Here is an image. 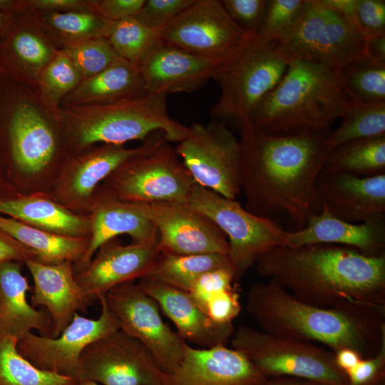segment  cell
Instances as JSON below:
<instances>
[{
	"label": "cell",
	"mask_w": 385,
	"mask_h": 385,
	"mask_svg": "<svg viewBox=\"0 0 385 385\" xmlns=\"http://www.w3.org/2000/svg\"><path fill=\"white\" fill-rule=\"evenodd\" d=\"M330 130L276 136L250 122L243 125L239 142L245 208L272 220L284 215L291 231L304 228L322 210L316 181L331 151L326 145Z\"/></svg>",
	"instance_id": "cell-1"
},
{
	"label": "cell",
	"mask_w": 385,
	"mask_h": 385,
	"mask_svg": "<svg viewBox=\"0 0 385 385\" xmlns=\"http://www.w3.org/2000/svg\"><path fill=\"white\" fill-rule=\"evenodd\" d=\"M253 266L312 305L384 312L385 254L367 256L332 244L279 246L260 255Z\"/></svg>",
	"instance_id": "cell-2"
},
{
	"label": "cell",
	"mask_w": 385,
	"mask_h": 385,
	"mask_svg": "<svg viewBox=\"0 0 385 385\" xmlns=\"http://www.w3.org/2000/svg\"><path fill=\"white\" fill-rule=\"evenodd\" d=\"M246 301L262 331L320 344L334 353L349 349L362 359L371 358L385 332L384 312L322 308L299 299L274 279L253 283Z\"/></svg>",
	"instance_id": "cell-3"
},
{
	"label": "cell",
	"mask_w": 385,
	"mask_h": 385,
	"mask_svg": "<svg viewBox=\"0 0 385 385\" xmlns=\"http://www.w3.org/2000/svg\"><path fill=\"white\" fill-rule=\"evenodd\" d=\"M350 101L342 71L294 60L252 111L249 122L276 136L322 131L343 117Z\"/></svg>",
	"instance_id": "cell-4"
},
{
	"label": "cell",
	"mask_w": 385,
	"mask_h": 385,
	"mask_svg": "<svg viewBox=\"0 0 385 385\" xmlns=\"http://www.w3.org/2000/svg\"><path fill=\"white\" fill-rule=\"evenodd\" d=\"M166 97L148 93L113 103L68 106L64 118L77 145L83 148L96 143L123 145L145 140L158 131L167 141L179 143L188 126L170 116Z\"/></svg>",
	"instance_id": "cell-5"
},
{
	"label": "cell",
	"mask_w": 385,
	"mask_h": 385,
	"mask_svg": "<svg viewBox=\"0 0 385 385\" xmlns=\"http://www.w3.org/2000/svg\"><path fill=\"white\" fill-rule=\"evenodd\" d=\"M288 63L275 42L255 39L236 58L217 69L212 79L220 93L210 109L212 120L240 130L280 81Z\"/></svg>",
	"instance_id": "cell-6"
},
{
	"label": "cell",
	"mask_w": 385,
	"mask_h": 385,
	"mask_svg": "<svg viewBox=\"0 0 385 385\" xmlns=\"http://www.w3.org/2000/svg\"><path fill=\"white\" fill-rule=\"evenodd\" d=\"M275 43L289 62L310 61L338 71L367 56V37L322 0H307L295 24Z\"/></svg>",
	"instance_id": "cell-7"
},
{
	"label": "cell",
	"mask_w": 385,
	"mask_h": 385,
	"mask_svg": "<svg viewBox=\"0 0 385 385\" xmlns=\"http://www.w3.org/2000/svg\"><path fill=\"white\" fill-rule=\"evenodd\" d=\"M231 344L268 378L290 376L322 385H349L346 374L336 364L334 353L319 344L245 325L234 331Z\"/></svg>",
	"instance_id": "cell-8"
},
{
	"label": "cell",
	"mask_w": 385,
	"mask_h": 385,
	"mask_svg": "<svg viewBox=\"0 0 385 385\" xmlns=\"http://www.w3.org/2000/svg\"><path fill=\"white\" fill-rule=\"evenodd\" d=\"M186 203L208 217L225 234L235 281L265 252L282 246L286 230L275 220L256 215L236 200L202 187H192Z\"/></svg>",
	"instance_id": "cell-9"
},
{
	"label": "cell",
	"mask_w": 385,
	"mask_h": 385,
	"mask_svg": "<svg viewBox=\"0 0 385 385\" xmlns=\"http://www.w3.org/2000/svg\"><path fill=\"white\" fill-rule=\"evenodd\" d=\"M160 35L164 43L219 67L233 61L256 39L230 18L219 0H195Z\"/></svg>",
	"instance_id": "cell-10"
},
{
	"label": "cell",
	"mask_w": 385,
	"mask_h": 385,
	"mask_svg": "<svg viewBox=\"0 0 385 385\" xmlns=\"http://www.w3.org/2000/svg\"><path fill=\"white\" fill-rule=\"evenodd\" d=\"M175 149L197 185L229 199L240 194V145L226 125L212 120L194 123Z\"/></svg>",
	"instance_id": "cell-11"
},
{
	"label": "cell",
	"mask_w": 385,
	"mask_h": 385,
	"mask_svg": "<svg viewBox=\"0 0 385 385\" xmlns=\"http://www.w3.org/2000/svg\"><path fill=\"white\" fill-rule=\"evenodd\" d=\"M106 180L119 199L134 203L186 202L196 184L168 141L126 160Z\"/></svg>",
	"instance_id": "cell-12"
},
{
	"label": "cell",
	"mask_w": 385,
	"mask_h": 385,
	"mask_svg": "<svg viewBox=\"0 0 385 385\" xmlns=\"http://www.w3.org/2000/svg\"><path fill=\"white\" fill-rule=\"evenodd\" d=\"M106 299L120 324V330L143 344L165 374L181 362L185 342L163 320L157 302L134 281L111 289Z\"/></svg>",
	"instance_id": "cell-13"
},
{
	"label": "cell",
	"mask_w": 385,
	"mask_h": 385,
	"mask_svg": "<svg viewBox=\"0 0 385 385\" xmlns=\"http://www.w3.org/2000/svg\"><path fill=\"white\" fill-rule=\"evenodd\" d=\"M101 312L96 319L75 313L57 337L27 334L18 342L19 352L37 368L76 379L84 349L120 329L118 318L105 295L98 298Z\"/></svg>",
	"instance_id": "cell-14"
},
{
	"label": "cell",
	"mask_w": 385,
	"mask_h": 385,
	"mask_svg": "<svg viewBox=\"0 0 385 385\" xmlns=\"http://www.w3.org/2000/svg\"><path fill=\"white\" fill-rule=\"evenodd\" d=\"M164 377L148 349L119 329L84 349L76 379L103 385H163Z\"/></svg>",
	"instance_id": "cell-15"
},
{
	"label": "cell",
	"mask_w": 385,
	"mask_h": 385,
	"mask_svg": "<svg viewBox=\"0 0 385 385\" xmlns=\"http://www.w3.org/2000/svg\"><path fill=\"white\" fill-rule=\"evenodd\" d=\"M155 226L160 253L190 255L229 254L225 234L208 217L186 202L138 203Z\"/></svg>",
	"instance_id": "cell-16"
},
{
	"label": "cell",
	"mask_w": 385,
	"mask_h": 385,
	"mask_svg": "<svg viewBox=\"0 0 385 385\" xmlns=\"http://www.w3.org/2000/svg\"><path fill=\"white\" fill-rule=\"evenodd\" d=\"M158 238L123 245L113 239L103 245L88 265L75 273V278L92 301L113 287L147 276L160 252Z\"/></svg>",
	"instance_id": "cell-17"
},
{
	"label": "cell",
	"mask_w": 385,
	"mask_h": 385,
	"mask_svg": "<svg viewBox=\"0 0 385 385\" xmlns=\"http://www.w3.org/2000/svg\"><path fill=\"white\" fill-rule=\"evenodd\" d=\"M269 379L233 348H195L187 343L181 362L165 374L163 385H264Z\"/></svg>",
	"instance_id": "cell-18"
},
{
	"label": "cell",
	"mask_w": 385,
	"mask_h": 385,
	"mask_svg": "<svg viewBox=\"0 0 385 385\" xmlns=\"http://www.w3.org/2000/svg\"><path fill=\"white\" fill-rule=\"evenodd\" d=\"M316 193L322 207L347 222L385 215V174L359 177L323 169L316 181Z\"/></svg>",
	"instance_id": "cell-19"
},
{
	"label": "cell",
	"mask_w": 385,
	"mask_h": 385,
	"mask_svg": "<svg viewBox=\"0 0 385 385\" xmlns=\"http://www.w3.org/2000/svg\"><path fill=\"white\" fill-rule=\"evenodd\" d=\"M138 284L152 297L176 327L178 335L199 348L226 345L234 332L232 324L213 322L188 292L166 284L149 276Z\"/></svg>",
	"instance_id": "cell-20"
},
{
	"label": "cell",
	"mask_w": 385,
	"mask_h": 385,
	"mask_svg": "<svg viewBox=\"0 0 385 385\" xmlns=\"http://www.w3.org/2000/svg\"><path fill=\"white\" fill-rule=\"evenodd\" d=\"M34 282L33 307H43L52 322L51 337H58L77 312H85L92 301L77 283L73 263L47 265L26 261Z\"/></svg>",
	"instance_id": "cell-21"
},
{
	"label": "cell",
	"mask_w": 385,
	"mask_h": 385,
	"mask_svg": "<svg viewBox=\"0 0 385 385\" xmlns=\"http://www.w3.org/2000/svg\"><path fill=\"white\" fill-rule=\"evenodd\" d=\"M314 244L342 245L367 256L382 255L385 254V215L361 223H350L322 207L304 228L286 230L282 246L299 247Z\"/></svg>",
	"instance_id": "cell-22"
},
{
	"label": "cell",
	"mask_w": 385,
	"mask_h": 385,
	"mask_svg": "<svg viewBox=\"0 0 385 385\" xmlns=\"http://www.w3.org/2000/svg\"><path fill=\"white\" fill-rule=\"evenodd\" d=\"M146 91L167 95L192 93L213 78L212 61L163 43L139 67Z\"/></svg>",
	"instance_id": "cell-23"
},
{
	"label": "cell",
	"mask_w": 385,
	"mask_h": 385,
	"mask_svg": "<svg viewBox=\"0 0 385 385\" xmlns=\"http://www.w3.org/2000/svg\"><path fill=\"white\" fill-rule=\"evenodd\" d=\"M103 192L93 205L88 247L81 260L73 265L74 273L86 267L103 245L118 235H129L133 242L158 238L155 226L138 203L121 200L108 188Z\"/></svg>",
	"instance_id": "cell-24"
},
{
	"label": "cell",
	"mask_w": 385,
	"mask_h": 385,
	"mask_svg": "<svg viewBox=\"0 0 385 385\" xmlns=\"http://www.w3.org/2000/svg\"><path fill=\"white\" fill-rule=\"evenodd\" d=\"M165 141H167L165 134L158 131L137 148H126L122 145L111 144L96 148L73 163L61 185V195L70 202L85 200L92 195L100 182L124 162L153 150Z\"/></svg>",
	"instance_id": "cell-25"
},
{
	"label": "cell",
	"mask_w": 385,
	"mask_h": 385,
	"mask_svg": "<svg viewBox=\"0 0 385 385\" xmlns=\"http://www.w3.org/2000/svg\"><path fill=\"white\" fill-rule=\"evenodd\" d=\"M31 287L21 272L20 262L0 265V333L22 339L31 330L51 336L52 322L48 312L33 307L27 300Z\"/></svg>",
	"instance_id": "cell-26"
},
{
	"label": "cell",
	"mask_w": 385,
	"mask_h": 385,
	"mask_svg": "<svg viewBox=\"0 0 385 385\" xmlns=\"http://www.w3.org/2000/svg\"><path fill=\"white\" fill-rule=\"evenodd\" d=\"M13 157L21 169L41 171L51 160L56 139L46 120L34 106L24 103L15 110L10 125Z\"/></svg>",
	"instance_id": "cell-27"
},
{
	"label": "cell",
	"mask_w": 385,
	"mask_h": 385,
	"mask_svg": "<svg viewBox=\"0 0 385 385\" xmlns=\"http://www.w3.org/2000/svg\"><path fill=\"white\" fill-rule=\"evenodd\" d=\"M146 93L140 68L119 58L99 73L83 79L66 100L68 106L103 104Z\"/></svg>",
	"instance_id": "cell-28"
},
{
	"label": "cell",
	"mask_w": 385,
	"mask_h": 385,
	"mask_svg": "<svg viewBox=\"0 0 385 385\" xmlns=\"http://www.w3.org/2000/svg\"><path fill=\"white\" fill-rule=\"evenodd\" d=\"M0 213L64 236L87 238L91 231L90 219L76 215L54 201L38 195L0 200Z\"/></svg>",
	"instance_id": "cell-29"
},
{
	"label": "cell",
	"mask_w": 385,
	"mask_h": 385,
	"mask_svg": "<svg viewBox=\"0 0 385 385\" xmlns=\"http://www.w3.org/2000/svg\"><path fill=\"white\" fill-rule=\"evenodd\" d=\"M0 230L28 248L35 260L47 265L71 262L76 265L88 245V238L54 234L1 215Z\"/></svg>",
	"instance_id": "cell-30"
},
{
	"label": "cell",
	"mask_w": 385,
	"mask_h": 385,
	"mask_svg": "<svg viewBox=\"0 0 385 385\" xmlns=\"http://www.w3.org/2000/svg\"><path fill=\"white\" fill-rule=\"evenodd\" d=\"M220 268L233 269L227 255L210 253L175 255L160 253L147 276L189 292L200 277Z\"/></svg>",
	"instance_id": "cell-31"
},
{
	"label": "cell",
	"mask_w": 385,
	"mask_h": 385,
	"mask_svg": "<svg viewBox=\"0 0 385 385\" xmlns=\"http://www.w3.org/2000/svg\"><path fill=\"white\" fill-rule=\"evenodd\" d=\"M323 169L359 177L385 174V135L357 140L333 148Z\"/></svg>",
	"instance_id": "cell-32"
},
{
	"label": "cell",
	"mask_w": 385,
	"mask_h": 385,
	"mask_svg": "<svg viewBox=\"0 0 385 385\" xmlns=\"http://www.w3.org/2000/svg\"><path fill=\"white\" fill-rule=\"evenodd\" d=\"M18 342L0 333V385H77L73 377L35 366L19 352Z\"/></svg>",
	"instance_id": "cell-33"
},
{
	"label": "cell",
	"mask_w": 385,
	"mask_h": 385,
	"mask_svg": "<svg viewBox=\"0 0 385 385\" xmlns=\"http://www.w3.org/2000/svg\"><path fill=\"white\" fill-rule=\"evenodd\" d=\"M341 124L326 139L330 150L354 140L385 135V103H364L351 99Z\"/></svg>",
	"instance_id": "cell-34"
},
{
	"label": "cell",
	"mask_w": 385,
	"mask_h": 385,
	"mask_svg": "<svg viewBox=\"0 0 385 385\" xmlns=\"http://www.w3.org/2000/svg\"><path fill=\"white\" fill-rule=\"evenodd\" d=\"M106 38L120 58L138 67L164 43L160 32L133 17L115 21Z\"/></svg>",
	"instance_id": "cell-35"
},
{
	"label": "cell",
	"mask_w": 385,
	"mask_h": 385,
	"mask_svg": "<svg viewBox=\"0 0 385 385\" xmlns=\"http://www.w3.org/2000/svg\"><path fill=\"white\" fill-rule=\"evenodd\" d=\"M349 98L364 103H385V61L369 56L342 70Z\"/></svg>",
	"instance_id": "cell-36"
},
{
	"label": "cell",
	"mask_w": 385,
	"mask_h": 385,
	"mask_svg": "<svg viewBox=\"0 0 385 385\" xmlns=\"http://www.w3.org/2000/svg\"><path fill=\"white\" fill-rule=\"evenodd\" d=\"M43 20L58 37L71 46L95 38H107L115 21L92 11H46Z\"/></svg>",
	"instance_id": "cell-37"
},
{
	"label": "cell",
	"mask_w": 385,
	"mask_h": 385,
	"mask_svg": "<svg viewBox=\"0 0 385 385\" xmlns=\"http://www.w3.org/2000/svg\"><path fill=\"white\" fill-rule=\"evenodd\" d=\"M82 80L81 75L63 51L56 52L39 72L42 94L53 106L75 89Z\"/></svg>",
	"instance_id": "cell-38"
},
{
	"label": "cell",
	"mask_w": 385,
	"mask_h": 385,
	"mask_svg": "<svg viewBox=\"0 0 385 385\" xmlns=\"http://www.w3.org/2000/svg\"><path fill=\"white\" fill-rule=\"evenodd\" d=\"M63 51L83 79L99 73L120 58L107 38L103 37L66 46Z\"/></svg>",
	"instance_id": "cell-39"
},
{
	"label": "cell",
	"mask_w": 385,
	"mask_h": 385,
	"mask_svg": "<svg viewBox=\"0 0 385 385\" xmlns=\"http://www.w3.org/2000/svg\"><path fill=\"white\" fill-rule=\"evenodd\" d=\"M307 0H268L263 21L256 39L262 43L276 42L297 22Z\"/></svg>",
	"instance_id": "cell-40"
},
{
	"label": "cell",
	"mask_w": 385,
	"mask_h": 385,
	"mask_svg": "<svg viewBox=\"0 0 385 385\" xmlns=\"http://www.w3.org/2000/svg\"><path fill=\"white\" fill-rule=\"evenodd\" d=\"M11 49L23 65L37 71H41L56 54L42 38L30 31L17 33L12 39Z\"/></svg>",
	"instance_id": "cell-41"
},
{
	"label": "cell",
	"mask_w": 385,
	"mask_h": 385,
	"mask_svg": "<svg viewBox=\"0 0 385 385\" xmlns=\"http://www.w3.org/2000/svg\"><path fill=\"white\" fill-rule=\"evenodd\" d=\"M195 0H145L133 16L148 28L161 32Z\"/></svg>",
	"instance_id": "cell-42"
},
{
	"label": "cell",
	"mask_w": 385,
	"mask_h": 385,
	"mask_svg": "<svg viewBox=\"0 0 385 385\" xmlns=\"http://www.w3.org/2000/svg\"><path fill=\"white\" fill-rule=\"evenodd\" d=\"M220 2L238 26L257 36L263 21L267 0H222Z\"/></svg>",
	"instance_id": "cell-43"
},
{
	"label": "cell",
	"mask_w": 385,
	"mask_h": 385,
	"mask_svg": "<svg viewBox=\"0 0 385 385\" xmlns=\"http://www.w3.org/2000/svg\"><path fill=\"white\" fill-rule=\"evenodd\" d=\"M235 281L232 268H220L206 272L200 277L188 292L205 311L207 302L213 296L233 288Z\"/></svg>",
	"instance_id": "cell-44"
},
{
	"label": "cell",
	"mask_w": 385,
	"mask_h": 385,
	"mask_svg": "<svg viewBox=\"0 0 385 385\" xmlns=\"http://www.w3.org/2000/svg\"><path fill=\"white\" fill-rule=\"evenodd\" d=\"M354 25L366 37L385 34V1L356 0Z\"/></svg>",
	"instance_id": "cell-45"
},
{
	"label": "cell",
	"mask_w": 385,
	"mask_h": 385,
	"mask_svg": "<svg viewBox=\"0 0 385 385\" xmlns=\"http://www.w3.org/2000/svg\"><path fill=\"white\" fill-rule=\"evenodd\" d=\"M240 310V296L234 288L213 296L205 307V312L209 317L221 324H232Z\"/></svg>",
	"instance_id": "cell-46"
},
{
	"label": "cell",
	"mask_w": 385,
	"mask_h": 385,
	"mask_svg": "<svg viewBox=\"0 0 385 385\" xmlns=\"http://www.w3.org/2000/svg\"><path fill=\"white\" fill-rule=\"evenodd\" d=\"M385 332L382 334L378 353L368 359H361L346 374L349 385H366L384 374Z\"/></svg>",
	"instance_id": "cell-47"
},
{
	"label": "cell",
	"mask_w": 385,
	"mask_h": 385,
	"mask_svg": "<svg viewBox=\"0 0 385 385\" xmlns=\"http://www.w3.org/2000/svg\"><path fill=\"white\" fill-rule=\"evenodd\" d=\"M145 0L91 1L93 11L111 21H118L135 16Z\"/></svg>",
	"instance_id": "cell-48"
},
{
	"label": "cell",
	"mask_w": 385,
	"mask_h": 385,
	"mask_svg": "<svg viewBox=\"0 0 385 385\" xmlns=\"http://www.w3.org/2000/svg\"><path fill=\"white\" fill-rule=\"evenodd\" d=\"M29 260H35L34 254L0 230V265L7 262H25Z\"/></svg>",
	"instance_id": "cell-49"
},
{
	"label": "cell",
	"mask_w": 385,
	"mask_h": 385,
	"mask_svg": "<svg viewBox=\"0 0 385 385\" xmlns=\"http://www.w3.org/2000/svg\"><path fill=\"white\" fill-rule=\"evenodd\" d=\"M29 4L45 11L66 12L92 11L91 1L81 0H32ZM95 12V11H94Z\"/></svg>",
	"instance_id": "cell-50"
},
{
	"label": "cell",
	"mask_w": 385,
	"mask_h": 385,
	"mask_svg": "<svg viewBox=\"0 0 385 385\" xmlns=\"http://www.w3.org/2000/svg\"><path fill=\"white\" fill-rule=\"evenodd\" d=\"M327 6L347 19L354 26L356 0H322Z\"/></svg>",
	"instance_id": "cell-51"
},
{
	"label": "cell",
	"mask_w": 385,
	"mask_h": 385,
	"mask_svg": "<svg viewBox=\"0 0 385 385\" xmlns=\"http://www.w3.org/2000/svg\"><path fill=\"white\" fill-rule=\"evenodd\" d=\"M337 365L345 373L352 369L361 359L359 354L349 349H343L334 353Z\"/></svg>",
	"instance_id": "cell-52"
},
{
	"label": "cell",
	"mask_w": 385,
	"mask_h": 385,
	"mask_svg": "<svg viewBox=\"0 0 385 385\" xmlns=\"http://www.w3.org/2000/svg\"><path fill=\"white\" fill-rule=\"evenodd\" d=\"M367 56L385 61V34L367 38Z\"/></svg>",
	"instance_id": "cell-53"
},
{
	"label": "cell",
	"mask_w": 385,
	"mask_h": 385,
	"mask_svg": "<svg viewBox=\"0 0 385 385\" xmlns=\"http://www.w3.org/2000/svg\"><path fill=\"white\" fill-rule=\"evenodd\" d=\"M264 385H322L319 383L290 376H275L270 378Z\"/></svg>",
	"instance_id": "cell-54"
},
{
	"label": "cell",
	"mask_w": 385,
	"mask_h": 385,
	"mask_svg": "<svg viewBox=\"0 0 385 385\" xmlns=\"http://www.w3.org/2000/svg\"><path fill=\"white\" fill-rule=\"evenodd\" d=\"M366 385H384V374Z\"/></svg>",
	"instance_id": "cell-55"
},
{
	"label": "cell",
	"mask_w": 385,
	"mask_h": 385,
	"mask_svg": "<svg viewBox=\"0 0 385 385\" xmlns=\"http://www.w3.org/2000/svg\"><path fill=\"white\" fill-rule=\"evenodd\" d=\"M15 2L12 1L0 0V9H9Z\"/></svg>",
	"instance_id": "cell-56"
},
{
	"label": "cell",
	"mask_w": 385,
	"mask_h": 385,
	"mask_svg": "<svg viewBox=\"0 0 385 385\" xmlns=\"http://www.w3.org/2000/svg\"><path fill=\"white\" fill-rule=\"evenodd\" d=\"M77 385H99L98 383L90 380H79Z\"/></svg>",
	"instance_id": "cell-57"
},
{
	"label": "cell",
	"mask_w": 385,
	"mask_h": 385,
	"mask_svg": "<svg viewBox=\"0 0 385 385\" xmlns=\"http://www.w3.org/2000/svg\"><path fill=\"white\" fill-rule=\"evenodd\" d=\"M4 22V16L2 15V14L0 13V31L3 27Z\"/></svg>",
	"instance_id": "cell-58"
}]
</instances>
